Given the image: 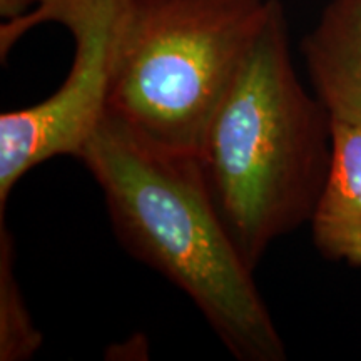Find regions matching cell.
Listing matches in <instances>:
<instances>
[{
    "label": "cell",
    "mask_w": 361,
    "mask_h": 361,
    "mask_svg": "<svg viewBox=\"0 0 361 361\" xmlns=\"http://www.w3.org/2000/svg\"><path fill=\"white\" fill-rule=\"evenodd\" d=\"M79 159L124 250L183 291L234 358L286 360L255 269L226 231L196 157L156 146L106 114Z\"/></svg>",
    "instance_id": "6da1fadb"
},
{
    "label": "cell",
    "mask_w": 361,
    "mask_h": 361,
    "mask_svg": "<svg viewBox=\"0 0 361 361\" xmlns=\"http://www.w3.org/2000/svg\"><path fill=\"white\" fill-rule=\"evenodd\" d=\"M333 156V119L298 78L290 25L274 0L207 126L196 161L204 188L251 269L311 216Z\"/></svg>",
    "instance_id": "7a4b0ae2"
},
{
    "label": "cell",
    "mask_w": 361,
    "mask_h": 361,
    "mask_svg": "<svg viewBox=\"0 0 361 361\" xmlns=\"http://www.w3.org/2000/svg\"><path fill=\"white\" fill-rule=\"evenodd\" d=\"M273 2L133 0L106 114L196 157Z\"/></svg>",
    "instance_id": "3957f363"
},
{
    "label": "cell",
    "mask_w": 361,
    "mask_h": 361,
    "mask_svg": "<svg viewBox=\"0 0 361 361\" xmlns=\"http://www.w3.org/2000/svg\"><path fill=\"white\" fill-rule=\"evenodd\" d=\"M130 7L133 0H35L25 16L0 24L2 62L42 24L62 25L74 42L69 72L56 92L0 114V214L29 171L54 157L82 154L107 112Z\"/></svg>",
    "instance_id": "277c9868"
},
{
    "label": "cell",
    "mask_w": 361,
    "mask_h": 361,
    "mask_svg": "<svg viewBox=\"0 0 361 361\" xmlns=\"http://www.w3.org/2000/svg\"><path fill=\"white\" fill-rule=\"evenodd\" d=\"M301 52L331 119L361 129V0H328Z\"/></svg>",
    "instance_id": "5b68a950"
},
{
    "label": "cell",
    "mask_w": 361,
    "mask_h": 361,
    "mask_svg": "<svg viewBox=\"0 0 361 361\" xmlns=\"http://www.w3.org/2000/svg\"><path fill=\"white\" fill-rule=\"evenodd\" d=\"M323 258L361 268V129L333 121V156L310 219Z\"/></svg>",
    "instance_id": "8992f818"
},
{
    "label": "cell",
    "mask_w": 361,
    "mask_h": 361,
    "mask_svg": "<svg viewBox=\"0 0 361 361\" xmlns=\"http://www.w3.org/2000/svg\"><path fill=\"white\" fill-rule=\"evenodd\" d=\"M44 343L16 276V247L6 216L0 214V361L34 358Z\"/></svg>",
    "instance_id": "52a82bcc"
},
{
    "label": "cell",
    "mask_w": 361,
    "mask_h": 361,
    "mask_svg": "<svg viewBox=\"0 0 361 361\" xmlns=\"http://www.w3.org/2000/svg\"><path fill=\"white\" fill-rule=\"evenodd\" d=\"M35 0H0V17L2 22L19 19L34 7Z\"/></svg>",
    "instance_id": "ba28073f"
}]
</instances>
